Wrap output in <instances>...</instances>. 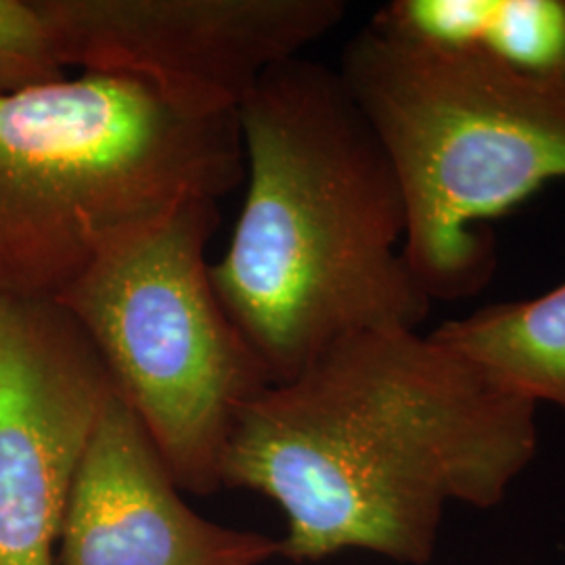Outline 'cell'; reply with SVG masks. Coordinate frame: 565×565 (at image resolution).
<instances>
[{"label":"cell","instance_id":"8992f818","mask_svg":"<svg viewBox=\"0 0 565 565\" xmlns=\"http://www.w3.org/2000/svg\"><path fill=\"white\" fill-rule=\"evenodd\" d=\"M65 67L141 84L202 118L235 116L264 76L345 18L342 0H41Z\"/></svg>","mask_w":565,"mask_h":565},{"label":"cell","instance_id":"8fae6325","mask_svg":"<svg viewBox=\"0 0 565 565\" xmlns=\"http://www.w3.org/2000/svg\"><path fill=\"white\" fill-rule=\"evenodd\" d=\"M67 78L41 0H0V95Z\"/></svg>","mask_w":565,"mask_h":565},{"label":"cell","instance_id":"7a4b0ae2","mask_svg":"<svg viewBox=\"0 0 565 565\" xmlns=\"http://www.w3.org/2000/svg\"><path fill=\"white\" fill-rule=\"evenodd\" d=\"M235 121L247 186L210 279L273 384L348 335L419 329L434 302L404 260L398 179L340 72L285 61Z\"/></svg>","mask_w":565,"mask_h":565},{"label":"cell","instance_id":"9c48e42d","mask_svg":"<svg viewBox=\"0 0 565 565\" xmlns=\"http://www.w3.org/2000/svg\"><path fill=\"white\" fill-rule=\"evenodd\" d=\"M369 25L425 51L565 84V0H392Z\"/></svg>","mask_w":565,"mask_h":565},{"label":"cell","instance_id":"6da1fadb","mask_svg":"<svg viewBox=\"0 0 565 565\" xmlns=\"http://www.w3.org/2000/svg\"><path fill=\"white\" fill-rule=\"evenodd\" d=\"M536 452L539 404L419 329H373L249 401L221 480L281 509L291 562L427 565L448 505H501Z\"/></svg>","mask_w":565,"mask_h":565},{"label":"cell","instance_id":"ba28073f","mask_svg":"<svg viewBox=\"0 0 565 565\" xmlns=\"http://www.w3.org/2000/svg\"><path fill=\"white\" fill-rule=\"evenodd\" d=\"M118 394L84 455L55 565H264L281 543L202 518Z\"/></svg>","mask_w":565,"mask_h":565},{"label":"cell","instance_id":"3957f363","mask_svg":"<svg viewBox=\"0 0 565 565\" xmlns=\"http://www.w3.org/2000/svg\"><path fill=\"white\" fill-rule=\"evenodd\" d=\"M242 181L235 116L97 74L0 95V300H55L124 233Z\"/></svg>","mask_w":565,"mask_h":565},{"label":"cell","instance_id":"277c9868","mask_svg":"<svg viewBox=\"0 0 565 565\" xmlns=\"http://www.w3.org/2000/svg\"><path fill=\"white\" fill-rule=\"evenodd\" d=\"M403 193V256L427 298L480 294L488 224L565 179V84L525 81L364 25L338 67Z\"/></svg>","mask_w":565,"mask_h":565},{"label":"cell","instance_id":"52a82bcc","mask_svg":"<svg viewBox=\"0 0 565 565\" xmlns=\"http://www.w3.org/2000/svg\"><path fill=\"white\" fill-rule=\"evenodd\" d=\"M116 390L55 300H0V565H55L84 455Z\"/></svg>","mask_w":565,"mask_h":565},{"label":"cell","instance_id":"5b68a950","mask_svg":"<svg viewBox=\"0 0 565 565\" xmlns=\"http://www.w3.org/2000/svg\"><path fill=\"white\" fill-rule=\"evenodd\" d=\"M216 224L218 202L177 205L109 243L55 298L172 480L193 494L223 488L237 419L273 384L210 279Z\"/></svg>","mask_w":565,"mask_h":565},{"label":"cell","instance_id":"30bf717a","mask_svg":"<svg viewBox=\"0 0 565 565\" xmlns=\"http://www.w3.org/2000/svg\"><path fill=\"white\" fill-rule=\"evenodd\" d=\"M429 335L509 392L565 413V282L532 300L490 303Z\"/></svg>","mask_w":565,"mask_h":565}]
</instances>
